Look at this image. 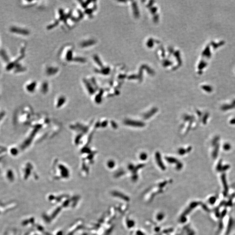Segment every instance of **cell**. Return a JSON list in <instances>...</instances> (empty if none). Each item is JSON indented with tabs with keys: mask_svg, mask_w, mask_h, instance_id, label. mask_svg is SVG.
<instances>
[{
	"mask_svg": "<svg viewBox=\"0 0 235 235\" xmlns=\"http://www.w3.org/2000/svg\"><path fill=\"white\" fill-rule=\"evenodd\" d=\"M224 148L225 149L227 150H229V149L230 148V146L229 145H225L224 146Z\"/></svg>",
	"mask_w": 235,
	"mask_h": 235,
	"instance_id": "obj_1",
	"label": "cell"
}]
</instances>
